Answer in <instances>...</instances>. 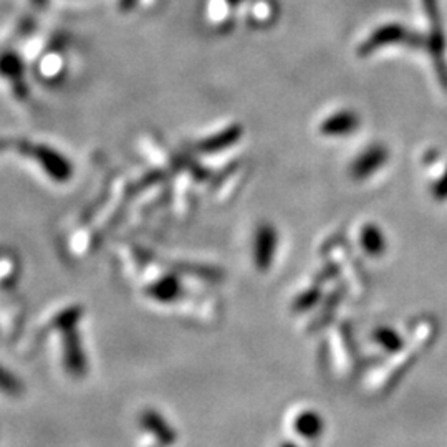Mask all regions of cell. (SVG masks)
I'll return each mask as SVG.
<instances>
[{"label": "cell", "instance_id": "cell-1", "mask_svg": "<svg viewBox=\"0 0 447 447\" xmlns=\"http://www.w3.org/2000/svg\"><path fill=\"white\" fill-rule=\"evenodd\" d=\"M356 124V118L353 116L351 113H341L338 116L331 118L330 121L325 124L326 131H345V129H350Z\"/></svg>", "mask_w": 447, "mask_h": 447}]
</instances>
